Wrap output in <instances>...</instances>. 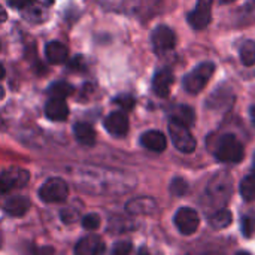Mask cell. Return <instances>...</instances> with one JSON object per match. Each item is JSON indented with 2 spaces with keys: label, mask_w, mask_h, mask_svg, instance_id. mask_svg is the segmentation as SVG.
Masks as SVG:
<instances>
[{
  "label": "cell",
  "mask_w": 255,
  "mask_h": 255,
  "mask_svg": "<svg viewBox=\"0 0 255 255\" xmlns=\"http://www.w3.org/2000/svg\"><path fill=\"white\" fill-rule=\"evenodd\" d=\"M131 253V244L130 242H118L114 248L112 255H130Z\"/></svg>",
  "instance_id": "28"
},
{
  "label": "cell",
  "mask_w": 255,
  "mask_h": 255,
  "mask_svg": "<svg viewBox=\"0 0 255 255\" xmlns=\"http://www.w3.org/2000/svg\"><path fill=\"white\" fill-rule=\"evenodd\" d=\"M241 60L245 66L255 64V42L247 40L241 48Z\"/></svg>",
  "instance_id": "23"
},
{
  "label": "cell",
  "mask_w": 255,
  "mask_h": 255,
  "mask_svg": "<svg viewBox=\"0 0 255 255\" xmlns=\"http://www.w3.org/2000/svg\"><path fill=\"white\" fill-rule=\"evenodd\" d=\"M126 209L131 215H148V214L154 212L155 202L149 197H139V199L130 200L126 206Z\"/></svg>",
  "instance_id": "15"
},
{
  "label": "cell",
  "mask_w": 255,
  "mask_h": 255,
  "mask_svg": "<svg viewBox=\"0 0 255 255\" xmlns=\"http://www.w3.org/2000/svg\"><path fill=\"white\" fill-rule=\"evenodd\" d=\"M139 255H149V253H148V250H146V248H142V250L139 251Z\"/></svg>",
  "instance_id": "33"
},
{
  "label": "cell",
  "mask_w": 255,
  "mask_h": 255,
  "mask_svg": "<svg viewBox=\"0 0 255 255\" xmlns=\"http://www.w3.org/2000/svg\"><path fill=\"white\" fill-rule=\"evenodd\" d=\"M45 55H46V60L48 63L51 64H61L67 60V55H69V51L67 48L60 43V42H49L45 48Z\"/></svg>",
  "instance_id": "16"
},
{
  "label": "cell",
  "mask_w": 255,
  "mask_h": 255,
  "mask_svg": "<svg viewBox=\"0 0 255 255\" xmlns=\"http://www.w3.org/2000/svg\"><path fill=\"white\" fill-rule=\"evenodd\" d=\"M114 103H117L124 111H131L134 108V103L136 102H134L133 96H130V94H121V96H118V97L114 99Z\"/></svg>",
  "instance_id": "25"
},
{
  "label": "cell",
  "mask_w": 255,
  "mask_h": 255,
  "mask_svg": "<svg viewBox=\"0 0 255 255\" xmlns=\"http://www.w3.org/2000/svg\"><path fill=\"white\" fill-rule=\"evenodd\" d=\"M255 232V218L251 215H247L242 218V233L245 238H251Z\"/></svg>",
  "instance_id": "27"
},
{
  "label": "cell",
  "mask_w": 255,
  "mask_h": 255,
  "mask_svg": "<svg viewBox=\"0 0 255 255\" xmlns=\"http://www.w3.org/2000/svg\"><path fill=\"white\" fill-rule=\"evenodd\" d=\"M4 78V67H3V64L0 63V79H3Z\"/></svg>",
  "instance_id": "32"
},
{
  "label": "cell",
  "mask_w": 255,
  "mask_h": 255,
  "mask_svg": "<svg viewBox=\"0 0 255 255\" xmlns=\"http://www.w3.org/2000/svg\"><path fill=\"white\" fill-rule=\"evenodd\" d=\"M45 115L52 121H64L69 115V108L64 99L51 97L45 105Z\"/></svg>",
  "instance_id": "13"
},
{
  "label": "cell",
  "mask_w": 255,
  "mask_h": 255,
  "mask_svg": "<svg viewBox=\"0 0 255 255\" xmlns=\"http://www.w3.org/2000/svg\"><path fill=\"white\" fill-rule=\"evenodd\" d=\"M169 133H170L172 142H173V145H175V148L178 151L185 152V154L194 152V149L197 146V142H196L194 136L191 134V131L188 130V127H185V126L170 120V123H169Z\"/></svg>",
  "instance_id": "3"
},
{
  "label": "cell",
  "mask_w": 255,
  "mask_h": 255,
  "mask_svg": "<svg viewBox=\"0 0 255 255\" xmlns=\"http://www.w3.org/2000/svg\"><path fill=\"white\" fill-rule=\"evenodd\" d=\"M236 255H251L250 253H245V251H241V253H238Z\"/></svg>",
  "instance_id": "34"
},
{
  "label": "cell",
  "mask_w": 255,
  "mask_h": 255,
  "mask_svg": "<svg viewBox=\"0 0 255 255\" xmlns=\"http://www.w3.org/2000/svg\"><path fill=\"white\" fill-rule=\"evenodd\" d=\"M105 250V245L99 236L90 235L81 239L75 247V255H100Z\"/></svg>",
  "instance_id": "12"
},
{
  "label": "cell",
  "mask_w": 255,
  "mask_h": 255,
  "mask_svg": "<svg viewBox=\"0 0 255 255\" xmlns=\"http://www.w3.org/2000/svg\"><path fill=\"white\" fill-rule=\"evenodd\" d=\"M73 133L76 140L85 146H93L96 143V131L87 123H76L73 127Z\"/></svg>",
  "instance_id": "18"
},
{
  "label": "cell",
  "mask_w": 255,
  "mask_h": 255,
  "mask_svg": "<svg viewBox=\"0 0 255 255\" xmlns=\"http://www.w3.org/2000/svg\"><path fill=\"white\" fill-rule=\"evenodd\" d=\"M30 208V200L24 196H15L4 202V211L12 217H22Z\"/></svg>",
  "instance_id": "17"
},
{
  "label": "cell",
  "mask_w": 255,
  "mask_h": 255,
  "mask_svg": "<svg viewBox=\"0 0 255 255\" xmlns=\"http://www.w3.org/2000/svg\"><path fill=\"white\" fill-rule=\"evenodd\" d=\"M232 220L233 218H232L230 211H227V209H218L215 214L211 215L209 223H211V226L215 230H223V229H227L232 224Z\"/></svg>",
  "instance_id": "20"
},
{
  "label": "cell",
  "mask_w": 255,
  "mask_h": 255,
  "mask_svg": "<svg viewBox=\"0 0 255 255\" xmlns=\"http://www.w3.org/2000/svg\"><path fill=\"white\" fill-rule=\"evenodd\" d=\"M188 191V185L187 182L182 179V178H175L172 181V185H170V193L175 194V196H184L185 193Z\"/></svg>",
  "instance_id": "26"
},
{
  "label": "cell",
  "mask_w": 255,
  "mask_h": 255,
  "mask_svg": "<svg viewBox=\"0 0 255 255\" xmlns=\"http://www.w3.org/2000/svg\"><path fill=\"white\" fill-rule=\"evenodd\" d=\"M73 93V87L69 84V82H64V81H60V82H54L49 90H48V94L51 97H55V99H66L67 96H70Z\"/></svg>",
  "instance_id": "21"
},
{
  "label": "cell",
  "mask_w": 255,
  "mask_h": 255,
  "mask_svg": "<svg viewBox=\"0 0 255 255\" xmlns=\"http://www.w3.org/2000/svg\"><path fill=\"white\" fill-rule=\"evenodd\" d=\"M6 18H7V15H6V12H4V9L0 6V22H3V21H6Z\"/></svg>",
  "instance_id": "30"
},
{
  "label": "cell",
  "mask_w": 255,
  "mask_h": 255,
  "mask_svg": "<svg viewBox=\"0 0 255 255\" xmlns=\"http://www.w3.org/2000/svg\"><path fill=\"white\" fill-rule=\"evenodd\" d=\"M241 196L247 202H254L255 200V175H248L242 182H241Z\"/></svg>",
  "instance_id": "22"
},
{
  "label": "cell",
  "mask_w": 255,
  "mask_h": 255,
  "mask_svg": "<svg viewBox=\"0 0 255 255\" xmlns=\"http://www.w3.org/2000/svg\"><path fill=\"white\" fill-rule=\"evenodd\" d=\"M67 196L69 187L60 178H51L39 188V197L45 203H60L64 202Z\"/></svg>",
  "instance_id": "5"
},
{
  "label": "cell",
  "mask_w": 255,
  "mask_h": 255,
  "mask_svg": "<svg viewBox=\"0 0 255 255\" xmlns=\"http://www.w3.org/2000/svg\"><path fill=\"white\" fill-rule=\"evenodd\" d=\"M152 45L157 52L172 51L176 46V36L167 25H158L152 33Z\"/></svg>",
  "instance_id": "9"
},
{
  "label": "cell",
  "mask_w": 255,
  "mask_h": 255,
  "mask_svg": "<svg viewBox=\"0 0 255 255\" xmlns=\"http://www.w3.org/2000/svg\"><path fill=\"white\" fill-rule=\"evenodd\" d=\"M214 70H215L214 63H209V61L200 63L197 67H194V69L184 78V88H185V91L190 93V94H197V93H200V91L206 87L208 81L212 78Z\"/></svg>",
  "instance_id": "2"
},
{
  "label": "cell",
  "mask_w": 255,
  "mask_h": 255,
  "mask_svg": "<svg viewBox=\"0 0 255 255\" xmlns=\"http://www.w3.org/2000/svg\"><path fill=\"white\" fill-rule=\"evenodd\" d=\"M34 0H9V4L15 9H25L27 6L33 4Z\"/></svg>",
  "instance_id": "29"
},
{
  "label": "cell",
  "mask_w": 255,
  "mask_h": 255,
  "mask_svg": "<svg viewBox=\"0 0 255 255\" xmlns=\"http://www.w3.org/2000/svg\"><path fill=\"white\" fill-rule=\"evenodd\" d=\"M175 78H173V73L169 67H164V69H160L155 75H154V79H152V90L154 93L158 96V97H167L170 94V88H172V84H173Z\"/></svg>",
  "instance_id": "11"
},
{
  "label": "cell",
  "mask_w": 255,
  "mask_h": 255,
  "mask_svg": "<svg viewBox=\"0 0 255 255\" xmlns=\"http://www.w3.org/2000/svg\"><path fill=\"white\" fill-rule=\"evenodd\" d=\"M28 178H30L28 172L18 167L3 170L0 173V193L4 194L16 187H24L28 182Z\"/></svg>",
  "instance_id": "8"
},
{
  "label": "cell",
  "mask_w": 255,
  "mask_h": 255,
  "mask_svg": "<svg viewBox=\"0 0 255 255\" xmlns=\"http://www.w3.org/2000/svg\"><path fill=\"white\" fill-rule=\"evenodd\" d=\"M245 155L244 145L235 134H224L215 149V157L223 163H241Z\"/></svg>",
  "instance_id": "1"
},
{
  "label": "cell",
  "mask_w": 255,
  "mask_h": 255,
  "mask_svg": "<svg viewBox=\"0 0 255 255\" xmlns=\"http://www.w3.org/2000/svg\"><path fill=\"white\" fill-rule=\"evenodd\" d=\"M105 128L117 137H123L128 133V118L124 112H112L105 118Z\"/></svg>",
  "instance_id": "10"
},
{
  "label": "cell",
  "mask_w": 255,
  "mask_h": 255,
  "mask_svg": "<svg viewBox=\"0 0 255 255\" xmlns=\"http://www.w3.org/2000/svg\"><path fill=\"white\" fill-rule=\"evenodd\" d=\"M253 173L255 175V157H254V164H253Z\"/></svg>",
  "instance_id": "36"
},
{
  "label": "cell",
  "mask_w": 255,
  "mask_h": 255,
  "mask_svg": "<svg viewBox=\"0 0 255 255\" xmlns=\"http://www.w3.org/2000/svg\"><path fill=\"white\" fill-rule=\"evenodd\" d=\"M194 120H196V114H194L193 108H190L187 105L176 106L172 114V121H176L185 127H191L194 124Z\"/></svg>",
  "instance_id": "19"
},
{
  "label": "cell",
  "mask_w": 255,
  "mask_h": 255,
  "mask_svg": "<svg viewBox=\"0 0 255 255\" xmlns=\"http://www.w3.org/2000/svg\"><path fill=\"white\" fill-rule=\"evenodd\" d=\"M100 226V217L96 214H88L82 218V227L88 232H94L97 230Z\"/></svg>",
  "instance_id": "24"
},
{
  "label": "cell",
  "mask_w": 255,
  "mask_h": 255,
  "mask_svg": "<svg viewBox=\"0 0 255 255\" xmlns=\"http://www.w3.org/2000/svg\"><path fill=\"white\" fill-rule=\"evenodd\" d=\"M175 226L176 229L185 235V236H190L193 233L197 232L199 226H200V218H199V214L191 209V208H181L178 209V212L175 214Z\"/></svg>",
  "instance_id": "6"
},
{
  "label": "cell",
  "mask_w": 255,
  "mask_h": 255,
  "mask_svg": "<svg viewBox=\"0 0 255 255\" xmlns=\"http://www.w3.org/2000/svg\"><path fill=\"white\" fill-rule=\"evenodd\" d=\"M223 3H232V1H235V0H221Z\"/></svg>",
  "instance_id": "35"
},
{
  "label": "cell",
  "mask_w": 255,
  "mask_h": 255,
  "mask_svg": "<svg viewBox=\"0 0 255 255\" xmlns=\"http://www.w3.org/2000/svg\"><path fill=\"white\" fill-rule=\"evenodd\" d=\"M140 143L152 151V152H163L167 146V140H166V136L158 131V130H149V131H145L142 136H140Z\"/></svg>",
  "instance_id": "14"
},
{
  "label": "cell",
  "mask_w": 255,
  "mask_h": 255,
  "mask_svg": "<svg viewBox=\"0 0 255 255\" xmlns=\"http://www.w3.org/2000/svg\"><path fill=\"white\" fill-rule=\"evenodd\" d=\"M232 194V178L226 173H220L214 176V179L208 185V196L217 206H223L229 202Z\"/></svg>",
  "instance_id": "4"
},
{
  "label": "cell",
  "mask_w": 255,
  "mask_h": 255,
  "mask_svg": "<svg viewBox=\"0 0 255 255\" xmlns=\"http://www.w3.org/2000/svg\"><path fill=\"white\" fill-rule=\"evenodd\" d=\"M188 24L196 30H203L212 19V0H197L196 7L187 16Z\"/></svg>",
  "instance_id": "7"
},
{
  "label": "cell",
  "mask_w": 255,
  "mask_h": 255,
  "mask_svg": "<svg viewBox=\"0 0 255 255\" xmlns=\"http://www.w3.org/2000/svg\"><path fill=\"white\" fill-rule=\"evenodd\" d=\"M250 115H251V121H253V124H254V126H255V105H254V106H251Z\"/></svg>",
  "instance_id": "31"
}]
</instances>
